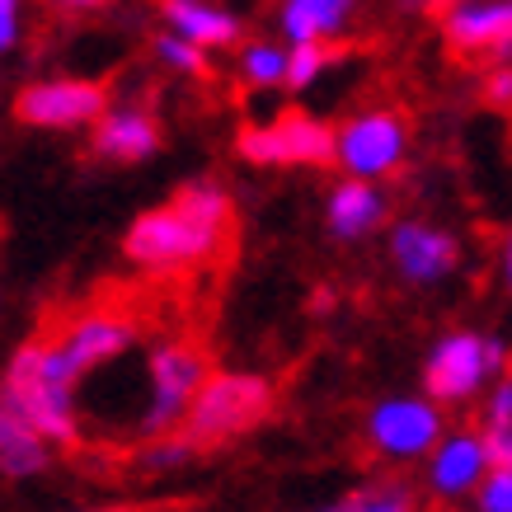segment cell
<instances>
[{"label":"cell","mask_w":512,"mask_h":512,"mask_svg":"<svg viewBox=\"0 0 512 512\" xmlns=\"http://www.w3.org/2000/svg\"><path fill=\"white\" fill-rule=\"evenodd\" d=\"M207 357L188 343H160L146 367V409H141V433L170 437L188 419V409L207 386Z\"/></svg>","instance_id":"5"},{"label":"cell","mask_w":512,"mask_h":512,"mask_svg":"<svg viewBox=\"0 0 512 512\" xmlns=\"http://www.w3.org/2000/svg\"><path fill=\"white\" fill-rule=\"evenodd\" d=\"M489 470H494V456H489L484 433H442V442L423 456V480L447 503L451 498H475Z\"/></svg>","instance_id":"11"},{"label":"cell","mask_w":512,"mask_h":512,"mask_svg":"<svg viewBox=\"0 0 512 512\" xmlns=\"http://www.w3.org/2000/svg\"><path fill=\"white\" fill-rule=\"evenodd\" d=\"M57 343H62L66 357H71L80 367V376H85V372H99V367L118 362V357L137 343V334H132V325L113 320V315H80Z\"/></svg>","instance_id":"15"},{"label":"cell","mask_w":512,"mask_h":512,"mask_svg":"<svg viewBox=\"0 0 512 512\" xmlns=\"http://www.w3.org/2000/svg\"><path fill=\"white\" fill-rule=\"evenodd\" d=\"M160 15H165V29L184 33L202 47H231L240 38V19L212 0H160Z\"/></svg>","instance_id":"17"},{"label":"cell","mask_w":512,"mask_h":512,"mask_svg":"<svg viewBox=\"0 0 512 512\" xmlns=\"http://www.w3.org/2000/svg\"><path fill=\"white\" fill-rule=\"evenodd\" d=\"M188 456H193V437H165V442H160L156 437V447L146 451V456H141V466L146 470H174V466H184Z\"/></svg>","instance_id":"25"},{"label":"cell","mask_w":512,"mask_h":512,"mask_svg":"<svg viewBox=\"0 0 512 512\" xmlns=\"http://www.w3.org/2000/svg\"><path fill=\"white\" fill-rule=\"evenodd\" d=\"M390 264L409 287H437L442 278L456 273L461 245L456 235L433 226V221H395L390 226Z\"/></svg>","instance_id":"10"},{"label":"cell","mask_w":512,"mask_h":512,"mask_svg":"<svg viewBox=\"0 0 512 512\" xmlns=\"http://www.w3.org/2000/svg\"><path fill=\"white\" fill-rule=\"evenodd\" d=\"M489 423H512V357L503 367V381H498L494 400H489Z\"/></svg>","instance_id":"27"},{"label":"cell","mask_w":512,"mask_h":512,"mask_svg":"<svg viewBox=\"0 0 512 512\" xmlns=\"http://www.w3.org/2000/svg\"><path fill=\"white\" fill-rule=\"evenodd\" d=\"M442 29L456 52H512V0H456Z\"/></svg>","instance_id":"12"},{"label":"cell","mask_w":512,"mask_h":512,"mask_svg":"<svg viewBox=\"0 0 512 512\" xmlns=\"http://www.w3.org/2000/svg\"><path fill=\"white\" fill-rule=\"evenodd\" d=\"M489 456L494 466H512V423H489Z\"/></svg>","instance_id":"28"},{"label":"cell","mask_w":512,"mask_h":512,"mask_svg":"<svg viewBox=\"0 0 512 512\" xmlns=\"http://www.w3.org/2000/svg\"><path fill=\"white\" fill-rule=\"evenodd\" d=\"M287 90H311L315 80L329 71V62L339 57L334 43H287Z\"/></svg>","instance_id":"22"},{"label":"cell","mask_w":512,"mask_h":512,"mask_svg":"<svg viewBox=\"0 0 512 512\" xmlns=\"http://www.w3.org/2000/svg\"><path fill=\"white\" fill-rule=\"evenodd\" d=\"M62 5H71V10H94V5H104V0H62Z\"/></svg>","instance_id":"31"},{"label":"cell","mask_w":512,"mask_h":512,"mask_svg":"<svg viewBox=\"0 0 512 512\" xmlns=\"http://www.w3.org/2000/svg\"><path fill=\"white\" fill-rule=\"evenodd\" d=\"M160 151V123L146 109H104L94 123V156L118 160V165H137Z\"/></svg>","instance_id":"13"},{"label":"cell","mask_w":512,"mask_h":512,"mask_svg":"<svg viewBox=\"0 0 512 512\" xmlns=\"http://www.w3.org/2000/svg\"><path fill=\"white\" fill-rule=\"evenodd\" d=\"M489 99L494 104H512V71H494L489 76Z\"/></svg>","instance_id":"29"},{"label":"cell","mask_w":512,"mask_h":512,"mask_svg":"<svg viewBox=\"0 0 512 512\" xmlns=\"http://www.w3.org/2000/svg\"><path fill=\"white\" fill-rule=\"evenodd\" d=\"M357 0H278V29L287 43H334Z\"/></svg>","instance_id":"16"},{"label":"cell","mask_w":512,"mask_h":512,"mask_svg":"<svg viewBox=\"0 0 512 512\" xmlns=\"http://www.w3.org/2000/svg\"><path fill=\"white\" fill-rule=\"evenodd\" d=\"M381 221H386V198H381L376 179L343 174V184L334 188L325 202L329 235H334V240H362V235H372Z\"/></svg>","instance_id":"14"},{"label":"cell","mask_w":512,"mask_h":512,"mask_svg":"<svg viewBox=\"0 0 512 512\" xmlns=\"http://www.w3.org/2000/svg\"><path fill=\"white\" fill-rule=\"evenodd\" d=\"M268 409H273V390H268L264 376L221 372V376H207V386L198 390L184 428L193 437V447H217L226 437L249 433Z\"/></svg>","instance_id":"3"},{"label":"cell","mask_w":512,"mask_h":512,"mask_svg":"<svg viewBox=\"0 0 512 512\" xmlns=\"http://www.w3.org/2000/svg\"><path fill=\"white\" fill-rule=\"evenodd\" d=\"M24 33V0H0V52H15Z\"/></svg>","instance_id":"26"},{"label":"cell","mask_w":512,"mask_h":512,"mask_svg":"<svg viewBox=\"0 0 512 512\" xmlns=\"http://www.w3.org/2000/svg\"><path fill=\"white\" fill-rule=\"evenodd\" d=\"M503 278H508V292H512V240H508V249H503Z\"/></svg>","instance_id":"30"},{"label":"cell","mask_w":512,"mask_h":512,"mask_svg":"<svg viewBox=\"0 0 512 512\" xmlns=\"http://www.w3.org/2000/svg\"><path fill=\"white\" fill-rule=\"evenodd\" d=\"M334 508L339 512H409L414 508V489L400 480H376V484L353 489L348 498H339Z\"/></svg>","instance_id":"21"},{"label":"cell","mask_w":512,"mask_h":512,"mask_svg":"<svg viewBox=\"0 0 512 512\" xmlns=\"http://www.w3.org/2000/svg\"><path fill=\"white\" fill-rule=\"evenodd\" d=\"M47 447H52V437L38 433V428L24 423L19 414H5V409H0V470H5L10 480L38 475V470L47 466Z\"/></svg>","instance_id":"18"},{"label":"cell","mask_w":512,"mask_h":512,"mask_svg":"<svg viewBox=\"0 0 512 512\" xmlns=\"http://www.w3.org/2000/svg\"><path fill=\"white\" fill-rule=\"evenodd\" d=\"M503 367H508V348L498 339L475 329H451L433 343V353L423 362V386L442 404H466L494 376H503Z\"/></svg>","instance_id":"2"},{"label":"cell","mask_w":512,"mask_h":512,"mask_svg":"<svg viewBox=\"0 0 512 512\" xmlns=\"http://www.w3.org/2000/svg\"><path fill=\"white\" fill-rule=\"evenodd\" d=\"M404 151H409V127L395 109L357 113L334 137V165L353 179H386L400 170Z\"/></svg>","instance_id":"8"},{"label":"cell","mask_w":512,"mask_h":512,"mask_svg":"<svg viewBox=\"0 0 512 512\" xmlns=\"http://www.w3.org/2000/svg\"><path fill=\"white\" fill-rule=\"evenodd\" d=\"M287 52L292 47L278 43H245L240 47V80L254 85V90H273V85H287Z\"/></svg>","instance_id":"19"},{"label":"cell","mask_w":512,"mask_h":512,"mask_svg":"<svg viewBox=\"0 0 512 512\" xmlns=\"http://www.w3.org/2000/svg\"><path fill=\"white\" fill-rule=\"evenodd\" d=\"M480 512H512V466H494L484 475L480 494H475Z\"/></svg>","instance_id":"24"},{"label":"cell","mask_w":512,"mask_h":512,"mask_svg":"<svg viewBox=\"0 0 512 512\" xmlns=\"http://www.w3.org/2000/svg\"><path fill=\"white\" fill-rule=\"evenodd\" d=\"M207 52L212 47L193 43V38H184V33H174V29L156 38V57L170 71H179V76H207Z\"/></svg>","instance_id":"23"},{"label":"cell","mask_w":512,"mask_h":512,"mask_svg":"<svg viewBox=\"0 0 512 512\" xmlns=\"http://www.w3.org/2000/svg\"><path fill=\"white\" fill-rule=\"evenodd\" d=\"M109 109V94L99 80H33L15 94V118L24 127H52V132H66V127L80 123H99Z\"/></svg>","instance_id":"9"},{"label":"cell","mask_w":512,"mask_h":512,"mask_svg":"<svg viewBox=\"0 0 512 512\" xmlns=\"http://www.w3.org/2000/svg\"><path fill=\"white\" fill-rule=\"evenodd\" d=\"M174 202L188 207L193 217H202L207 226L231 231V193H226L221 184H212V179H193V184H184L179 193H174Z\"/></svg>","instance_id":"20"},{"label":"cell","mask_w":512,"mask_h":512,"mask_svg":"<svg viewBox=\"0 0 512 512\" xmlns=\"http://www.w3.org/2000/svg\"><path fill=\"white\" fill-rule=\"evenodd\" d=\"M226 240V231L207 226L202 217H193L188 207L170 202L160 212H141L132 226H127L123 254L141 268H184L207 259L212 249Z\"/></svg>","instance_id":"4"},{"label":"cell","mask_w":512,"mask_h":512,"mask_svg":"<svg viewBox=\"0 0 512 512\" xmlns=\"http://www.w3.org/2000/svg\"><path fill=\"white\" fill-rule=\"evenodd\" d=\"M442 433V400L433 395H390L367 414V442L381 461H423Z\"/></svg>","instance_id":"6"},{"label":"cell","mask_w":512,"mask_h":512,"mask_svg":"<svg viewBox=\"0 0 512 512\" xmlns=\"http://www.w3.org/2000/svg\"><path fill=\"white\" fill-rule=\"evenodd\" d=\"M334 137L320 118L311 113H278L259 127H245L235 151L240 160L259 165V170H273V165H325L334 160Z\"/></svg>","instance_id":"7"},{"label":"cell","mask_w":512,"mask_h":512,"mask_svg":"<svg viewBox=\"0 0 512 512\" xmlns=\"http://www.w3.org/2000/svg\"><path fill=\"white\" fill-rule=\"evenodd\" d=\"M76 381L80 367L66 357L62 343H24L10 367H5V390L0 409L19 414L38 433L52 437V447L76 442Z\"/></svg>","instance_id":"1"}]
</instances>
